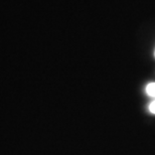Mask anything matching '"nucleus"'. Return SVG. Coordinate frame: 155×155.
I'll list each match as a JSON object with an SVG mask.
<instances>
[{"label":"nucleus","mask_w":155,"mask_h":155,"mask_svg":"<svg viewBox=\"0 0 155 155\" xmlns=\"http://www.w3.org/2000/svg\"><path fill=\"white\" fill-rule=\"evenodd\" d=\"M146 94L155 99V83H149L146 86Z\"/></svg>","instance_id":"nucleus-1"},{"label":"nucleus","mask_w":155,"mask_h":155,"mask_svg":"<svg viewBox=\"0 0 155 155\" xmlns=\"http://www.w3.org/2000/svg\"><path fill=\"white\" fill-rule=\"evenodd\" d=\"M148 109H149V112L151 114L155 115V99L149 104V108H148Z\"/></svg>","instance_id":"nucleus-2"},{"label":"nucleus","mask_w":155,"mask_h":155,"mask_svg":"<svg viewBox=\"0 0 155 155\" xmlns=\"http://www.w3.org/2000/svg\"><path fill=\"white\" fill-rule=\"evenodd\" d=\"M154 55H155V51H154Z\"/></svg>","instance_id":"nucleus-3"}]
</instances>
